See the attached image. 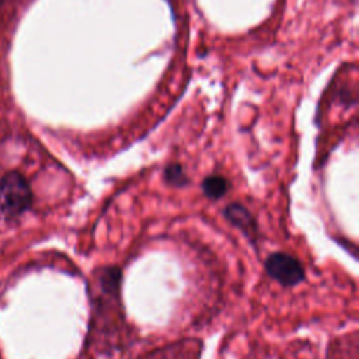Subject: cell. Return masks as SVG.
<instances>
[{"mask_svg":"<svg viewBox=\"0 0 359 359\" xmlns=\"http://www.w3.org/2000/svg\"><path fill=\"white\" fill-rule=\"evenodd\" d=\"M31 189L28 182L15 172L6 175L0 181V213L13 219L24 213L31 205Z\"/></svg>","mask_w":359,"mask_h":359,"instance_id":"1","label":"cell"},{"mask_svg":"<svg viewBox=\"0 0 359 359\" xmlns=\"http://www.w3.org/2000/svg\"><path fill=\"white\" fill-rule=\"evenodd\" d=\"M265 271L282 286H296L306 279L300 261L286 252H272L265 259Z\"/></svg>","mask_w":359,"mask_h":359,"instance_id":"2","label":"cell"},{"mask_svg":"<svg viewBox=\"0 0 359 359\" xmlns=\"http://www.w3.org/2000/svg\"><path fill=\"white\" fill-rule=\"evenodd\" d=\"M224 216L227 217V220L231 224L238 227L247 237H250V238L257 237L255 220H254L252 215L243 205H238V203L229 205L224 210Z\"/></svg>","mask_w":359,"mask_h":359,"instance_id":"3","label":"cell"},{"mask_svg":"<svg viewBox=\"0 0 359 359\" xmlns=\"http://www.w3.org/2000/svg\"><path fill=\"white\" fill-rule=\"evenodd\" d=\"M227 188H229L227 181H226L223 177H220V175L208 177V178L202 182L203 194H205L208 198H212V199H219V198H222V196L227 192Z\"/></svg>","mask_w":359,"mask_h":359,"instance_id":"4","label":"cell"},{"mask_svg":"<svg viewBox=\"0 0 359 359\" xmlns=\"http://www.w3.org/2000/svg\"><path fill=\"white\" fill-rule=\"evenodd\" d=\"M165 180L170 184H175V185H181V184L187 182L185 174H184L181 165H178V164H172L165 168Z\"/></svg>","mask_w":359,"mask_h":359,"instance_id":"5","label":"cell"}]
</instances>
